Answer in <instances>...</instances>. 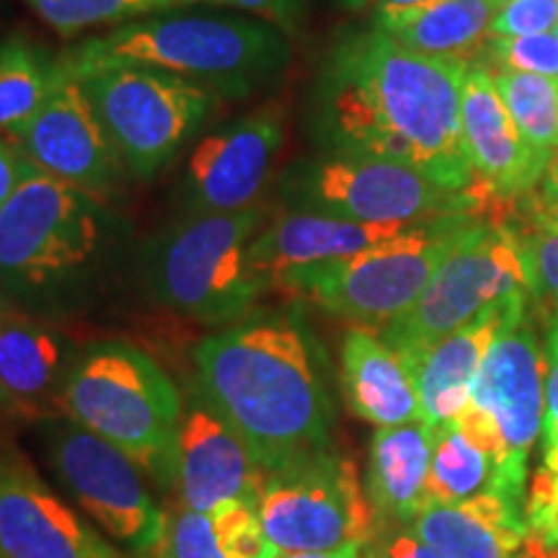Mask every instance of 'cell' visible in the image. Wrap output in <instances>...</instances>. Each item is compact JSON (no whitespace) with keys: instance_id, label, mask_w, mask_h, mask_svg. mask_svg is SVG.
I'll return each mask as SVG.
<instances>
[{"instance_id":"44dd1931","label":"cell","mask_w":558,"mask_h":558,"mask_svg":"<svg viewBox=\"0 0 558 558\" xmlns=\"http://www.w3.org/2000/svg\"><path fill=\"white\" fill-rule=\"evenodd\" d=\"M527 295L530 292H518V295H509L501 303L486 308L463 329L429 347L409 367L416 383L418 403H422V418L429 427L452 422L463 414V409L471 401L473 378H476L488 347L497 339L509 313L527 303Z\"/></svg>"},{"instance_id":"ab89813d","label":"cell","mask_w":558,"mask_h":558,"mask_svg":"<svg viewBox=\"0 0 558 558\" xmlns=\"http://www.w3.org/2000/svg\"><path fill=\"white\" fill-rule=\"evenodd\" d=\"M275 558H365L362 546H347L339 550H324V554H277Z\"/></svg>"},{"instance_id":"ac0fdd59","label":"cell","mask_w":558,"mask_h":558,"mask_svg":"<svg viewBox=\"0 0 558 558\" xmlns=\"http://www.w3.org/2000/svg\"><path fill=\"white\" fill-rule=\"evenodd\" d=\"M463 145L473 173L499 199L527 197L546 177L554 153L538 150L522 137L501 101L494 73L486 65L469 68L460 101Z\"/></svg>"},{"instance_id":"7dc6e473","label":"cell","mask_w":558,"mask_h":558,"mask_svg":"<svg viewBox=\"0 0 558 558\" xmlns=\"http://www.w3.org/2000/svg\"><path fill=\"white\" fill-rule=\"evenodd\" d=\"M215 3H218V0H215Z\"/></svg>"},{"instance_id":"7c38bea8","label":"cell","mask_w":558,"mask_h":558,"mask_svg":"<svg viewBox=\"0 0 558 558\" xmlns=\"http://www.w3.org/2000/svg\"><path fill=\"white\" fill-rule=\"evenodd\" d=\"M259 520L277 554L365 548L378 535V514L357 465L329 450L269 473Z\"/></svg>"},{"instance_id":"ee69618b","label":"cell","mask_w":558,"mask_h":558,"mask_svg":"<svg viewBox=\"0 0 558 558\" xmlns=\"http://www.w3.org/2000/svg\"><path fill=\"white\" fill-rule=\"evenodd\" d=\"M556 39H558V26H556Z\"/></svg>"},{"instance_id":"f1b7e54d","label":"cell","mask_w":558,"mask_h":558,"mask_svg":"<svg viewBox=\"0 0 558 558\" xmlns=\"http://www.w3.org/2000/svg\"><path fill=\"white\" fill-rule=\"evenodd\" d=\"M494 83L505 109L533 148L558 150V78L497 70Z\"/></svg>"},{"instance_id":"83f0119b","label":"cell","mask_w":558,"mask_h":558,"mask_svg":"<svg viewBox=\"0 0 558 558\" xmlns=\"http://www.w3.org/2000/svg\"><path fill=\"white\" fill-rule=\"evenodd\" d=\"M494 460L465 437L458 422L432 427V463L427 476L429 505H456L494 488Z\"/></svg>"},{"instance_id":"bcb514c9","label":"cell","mask_w":558,"mask_h":558,"mask_svg":"<svg viewBox=\"0 0 558 558\" xmlns=\"http://www.w3.org/2000/svg\"><path fill=\"white\" fill-rule=\"evenodd\" d=\"M150 558H156V556H150Z\"/></svg>"},{"instance_id":"d590c367","label":"cell","mask_w":558,"mask_h":558,"mask_svg":"<svg viewBox=\"0 0 558 558\" xmlns=\"http://www.w3.org/2000/svg\"><path fill=\"white\" fill-rule=\"evenodd\" d=\"M218 3H228L254 13V16H264L279 29H292V24H295V0H218Z\"/></svg>"},{"instance_id":"8fae6325","label":"cell","mask_w":558,"mask_h":558,"mask_svg":"<svg viewBox=\"0 0 558 558\" xmlns=\"http://www.w3.org/2000/svg\"><path fill=\"white\" fill-rule=\"evenodd\" d=\"M81 81L124 169L137 179L163 171L218 101L199 83L143 65L104 68Z\"/></svg>"},{"instance_id":"4fadbf2b","label":"cell","mask_w":558,"mask_h":558,"mask_svg":"<svg viewBox=\"0 0 558 558\" xmlns=\"http://www.w3.org/2000/svg\"><path fill=\"white\" fill-rule=\"evenodd\" d=\"M45 450L60 484L90 520L124 546L156 550L166 512L153 501L128 452L70 418L45 422Z\"/></svg>"},{"instance_id":"8d00e7d4","label":"cell","mask_w":558,"mask_h":558,"mask_svg":"<svg viewBox=\"0 0 558 558\" xmlns=\"http://www.w3.org/2000/svg\"><path fill=\"white\" fill-rule=\"evenodd\" d=\"M26 158L21 156L16 145L9 143V137L0 135V207L11 197L13 190L19 186L21 177H24Z\"/></svg>"},{"instance_id":"30bf717a","label":"cell","mask_w":558,"mask_h":558,"mask_svg":"<svg viewBox=\"0 0 558 558\" xmlns=\"http://www.w3.org/2000/svg\"><path fill=\"white\" fill-rule=\"evenodd\" d=\"M518 292H533L520 230L481 218L407 313L383 326V341L411 367L450 333Z\"/></svg>"},{"instance_id":"484cf974","label":"cell","mask_w":558,"mask_h":558,"mask_svg":"<svg viewBox=\"0 0 558 558\" xmlns=\"http://www.w3.org/2000/svg\"><path fill=\"white\" fill-rule=\"evenodd\" d=\"M156 558H275L277 550L264 533L259 507L226 501L213 512L184 505L166 509L163 538Z\"/></svg>"},{"instance_id":"ba28073f","label":"cell","mask_w":558,"mask_h":558,"mask_svg":"<svg viewBox=\"0 0 558 558\" xmlns=\"http://www.w3.org/2000/svg\"><path fill=\"white\" fill-rule=\"evenodd\" d=\"M546 416V357L527 324V303L509 313L456 422L494 460V494L525 512L527 458Z\"/></svg>"},{"instance_id":"cb8c5ba5","label":"cell","mask_w":558,"mask_h":558,"mask_svg":"<svg viewBox=\"0 0 558 558\" xmlns=\"http://www.w3.org/2000/svg\"><path fill=\"white\" fill-rule=\"evenodd\" d=\"M341 380L354 414L378 429L422 418L409 365L386 341L362 326L349 331L341 344Z\"/></svg>"},{"instance_id":"3957f363","label":"cell","mask_w":558,"mask_h":558,"mask_svg":"<svg viewBox=\"0 0 558 558\" xmlns=\"http://www.w3.org/2000/svg\"><path fill=\"white\" fill-rule=\"evenodd\" d=\"M120 239L122 222L104 199L26 160L0 207V279L21 313L58 316L101 282Z\"/></svg>"},{"instance_id":"603a6c76","label":"cell","mask_w":558,"mask_h":558,"mask_svg":"<svg viewBox=\"0 0 558 558\" xmlns=\"http://www.w3.org/2000/svg\"><path fill=\"white\" fill-rule=\"evenodd\" d=\"M411 530L448 558H514L527 541L525 512L494 492L456 505H427Z\"/></svg>"},{"instance_id":"5b68a950","label":"cell","mask_w":558,"mask_h":558,"mask_svg":"<svg viewBox=\"0 0 558 558\" xmlns=\"http://www.w3.org/2000/svg\"><path fill=\"white\" fill-rule=\"evenodd\" d=\"M60 411L128 452L156 484L177 481L181 396L143 349L104 341L78 352L62 388Z\"/></svg>"},{"instance_id":"7402d4cb","label":"cell","mask_w":558,"mask_h":558,"mask_svg":"<svg viewBox=\"0 0 558 558\" xmlns=\"http://www.w3.org/2000/svg\"><path fill=\"white\" fill-rule=\"evenodd\" d=\"M497 0H424L416 5H378L375 29L429 58L486 65ZM488 68V65H486Z\"/></svg>"},{"instance_id":"ffe728a7","label":"cell","mask_w":558,"mask_h":558,"mask_svg":"<svg viewBox=\"0 0 558 558\" xmlns=\"http://www.w3.org/2000/svg\"><path fill=\"white\" fill-rule=\"evenodd\" d=\"M409 228L411 226H375V222H357L337 218V215L290 209L262 233H256V239L251 241L248 259L269 290L277 288L279 279L290 271L347 259L360 251L399 239Z\"/></svg>"},{"instance_id":"4dcf8cb0","label":"cell","mask_w":558,"mask_h":558,"mask_svg":"<svg viewBox=\"0 0 558 558\" xmlns=\"http://www.w3.org/2000/svg\"><path fill=\"white\" fill-rule=\"evenodd\" d=\"M488 62L499 70L558 78V39L550 32L533 37H492Z\"/></svg>"},{"instance_id":"f35d334b","label":"cell","mask_w":558,"mask_h":558,"mask_svg":"<svg viewBox=\"0 0 558 558\" xmlns=\"http://www.w3.org/2000/svg\"><path fill=\"white\" fill-rule=\"evenodd\" d=\"M538 197L543 202H558V150L554 153V158H550L546 177H543V190Z\"/></svg>"},{"instance_id":"836d02e7","label":"cell","mask_w":558,"mask_h":558,"mask_svg":"<svg viewBox=\"0 0 558 558\" xmlns=\"http://www.w3.org/2000/svg\"><path fill=\"white\" fill-rule=\"evenodd\" d=\"M543 473L558 476V308L546 352V416H543Z\"/></svg>"},{"instance_id":"60d3db41","label":"cell","mask_w":558,"mask_h":558,"mask_svg":"<svg viewBox=\"0 0 558 558\" xmlns=\"http://www.w3.org/2000/svg\"><path fill=\"white\" fill-rule=\"evenodd\" d=\"M11 313H21V311H19V305L13 303L9 290H5L3 279H0V316H11Z\"/></svg>"},{"instance_id":"5bb4252c","label":"cell","mask_w":558,"mask_h":558,"mask_svg":"<svg viewBox=\"0 0 558 558\" xmlns=\"http://www.w3.org/2000/svg\"><path fill=\"white\" fill-rule=\"evenodd\" d=\"M60 62V60H58ZM21 156L34 169L104 199L120 186L124 169L83 81L60 68V78L41 109L11 132Z\"/></svg>"},{"instance_id":"6da1fadb","label":"cell","mask_w":558,"mask_h":558,"mask_svg":"<svg viewBox=\"0 0 558 558\" xmlns=\"http://www.w3.org/2000/svg\"><path fill=\"white\" fill-rule=\"evenodd\" d=\"M465 73L380 29L349 34L320 70L313 132L331 156L390 160L465 192L478 184L460 124Z\"/></svg>"},{"instance_id":"74e56055","label":"cell","mask_w":558,"mask_h":558,"mask_svg":"<svg viewBox=\"0 0 558 558\" xmlns=\"http://www.w3.org/2000/svg\"><path fill=\"white\" fill-rule=\"evenodd\" d=\"M525 199V220L527 222H541V226L558 228V202H543L538 194L533 197V192Z\"/></svg>"},{"instance_id":"d6986e66","label":"cell","mask_w":558,"mask_h":558,"mask_svg":"<svg viewBox=\"0 0 558 558\" xmlns=\"http://www.w3.org/2000/svg\"><path fill=\"white\" fill-rule=\"evenodd\" d=\"M75 357L73 341L45 318L0 316V418L50 422L62 414V388Z\"/></svg>"},{"instance_id":"7bdbcfd3","label":"cell","mask_w":558,"mask_h":558,"mask_svg":"<svg viewBox=\"0 0 558 558\" xmlns=\"http://www.w3.org/2000/svg\"><path fill=\"white\" fill-rule=\"evenodd\" d=\"M378 5H416L424 3V0H375Z\"/></svg>"},{"instance_id":"f546056e","label":"cell","mask_w":558,"mask_h":558,"mask_svg":"<svg viewBox=\"0 0 558 558\" xmlns=\"http://www.w3.org/2000/svg\"><path fill=\"white\" fill-rule=\"evenodd\" d=\"M190 3L197 0H29L32 9L62 37H73L90 26L120 24V21Z\"/></svg>"},{"instance_id":"9a60e30c","label":"cell","mask_w":558,"mask_h":558,"mask_svg":"<svg viewBox=\"0 0 558 558\" xmlns=\"http://www.w3.org/2000/svg\"><path fill=\"white\" fill-rule=\"evenodd\" d=\"M284 145V111L264 107L207 135L186 160L181 205L186 215L256 207Z\"/></svg>"},{"instance_id":"277c9868","label":"cell","mask_w":558,"mask_h":558,"mask_svg":"<svg viewBox=\"0 0 558 558\" xmlns=\"http://www.w3.org/2000/svg\"><path fill=\"white\" fill-rule=\"evenodd\" d=\"M290 41L269 21L166 16L124 24L70 47L60 68L83 78L104 68L143 65L199 83L218 96L254 94L290 65Z\"/></svg>"},{"instance_id":"9c48e42d","label":"cell","mask_w":558,"mask_h":558,"mask_svg":"<svg viewBox=\"0 0 558 558\" xmlns=\"http://www.w3.org/2000/svg\"><path fill=\"white\" fill-rule=\"evenodd\" d=\"M279 186L295 209L375 226H422L450 215L499 220L497 205H507L481 181L452 192L409 166L362 156L305 160L284 171Z\"/></svg>"},{"instance_id":"8992f818","label":"cell","mask_w":558,"mask_h":558,"mask_svg":"<svg viewBox=\"0 0 558 558\" xmlns=\"http://www.w3.org/2000/svg\"><path fill=\"white\" fill-rule=\"evenodd\" d=\"M262 207L186 215L145 248V282L166 308L202 324L239 320L267 290L251 267Z\"/></svg>"},{"instance_id":"7a4b0ae2","label":"cell","mask_w":558,"mask_h":558,"mask_svg":"<svg viewBox=\"0 0 558 558\" xmlns=\"http://www.w3.org/2000/svg\"><path fill=\"white\" fill-rule=\"evenodd\" d=\"M199 386L264 473L329 450L331 401L316 344L288 316H256L199 341Z\"/></svg>"},{"instance_id":"d4e9b609","label":"cell","mask_w":558,"mask_h":558,"mask_svg":"<svg viewBox=\"0 0 558 558\" xmlns=\"http://www.w3.org/2000/svg\"><path fill=\"white\" fill-rule=\"evenodd\" d=\"M432 463V427L409 422L375 432L369 448L367 497L378 514V530L411 525L429 505L427 476Z\"/></svg>"},{"instance_id":"b9f144b4","label":"cell","mask_w":558,"mask_h":558,"mask_svg":"<svg viewBox=\"0 0 558 558\" xmlns=\"http://www.w3.org/2000/svg\"><path fill=\"white\" fill-rule=\"evenodd\" d=\"M514 558H558V556H548L546 550H541L538 546H535L533 541H525V546H522V550Z\"/></svg>"},{"instance_id":"2e32d148","label":"cell","mask_w":558,"mask_h":558,"mask_svg":"<svg viewBox=\"0 0 558 558\" xmlns=\"http://www.w3.org/2000/svg\"><path fill=\"white\" fill-rule=\"evenodd\" d=\"M0 558H122L16 450H0Z\"/></svg>"},{"instance_id":"f6af8a7d","label":"cell","mask_w":558,"mask_h":558,"mask_svg":"<svg viewBox=\"0 0 558 558\" xmlns=\"http://www.w3.org/2000/svg\"><path fill=\"white\" fill-rule=\"evenodd\" d=\"M497 3H505V0H497Z\"/></svg>"},{"instance_id":"1f68e13d","label":"cell","mask_w":558,"mask_h":558,"mask_svg":"<svg viewBox=\"0 0 558 558\" xmlns=\"http://www.w3.org/2000/svg\"><path fill=\"white\" fill-rule=\"evenodd\" d=\"M518 230L522 239V251H525L527 259L533 292L554 298L558 308V228L525 220Z\"/></svg>"},{"instance_id":"52a82bcc","label":"cell","mask_w":558,"mask_h":558,"mask_svg":"<svg viewBox=\"0 0 558 558\" xmlns=\"http://www.w3.org/2000/svg\"><path fill=\"white\" fill-rule=\"evenodd\" d=\"M478 220L481 215H450L411 226L399 239L347 259L290 271L279 279L277 290L305 295L362 329H383L416 303L439 264Z\"/></svg>"},{"instance_id":"d6a6232c","label":"cell","mask_w":558,"mask_h":558,"mask_svg":"<svg viewBox=\"0 0 558 558\" xmlns=\"http://www.w3.org/2000/svg\"><path fill=\"white\" fill-rule=\"evenodd\" d=\"M558 26V0H505L492 24V37H533Z\"/></svg>"},{"instance_id":"4316f807","label":"cell","mask_w":558,"mask_h":558,"mask_svg":"<svg viewBox=\"0 0 558 558\" xmlns=\"http://www.w3.org/2000/svg\"><path fill=\"white\" fill-rule=\"evenodd\" d=\"M60 62L37 41L9 37L0 41V135L9 137L29 122L52 94Z\"/></svg>"},{"instance_id":"e0dca14e","label":"cell","mask_w":558,"mask_h":558,"mask_svg":"<svg viewBox=\"0 0 558 558\" xmlns=\"http://www.w3.org/2000/svg\"><path fill=\"white\" fill-rule=\"evenodd\" d=\"M177 486L181 505L213 512L226 501L259 507L267 473L233 424L205 399L192 396L179 424Z\"/></svg>"},{"instance_id":"e575fe53","label":"cell","mask_w":558,"mask_h":558,"mask_svg":"<svg viewBox=\"0 0 558 558\" xmlns=\"http://www.w3.org/2000/svg\"><path fill=\"white\" fill-rule=\"evenodd\" d=\"M365 558H448L439 550L427 546L414 530H396V533H386V530H378L373 541L367 543Z\"/></svg>"}]
</instances>
